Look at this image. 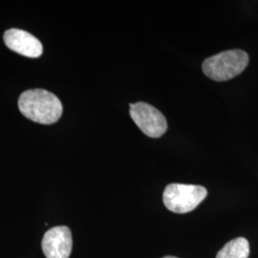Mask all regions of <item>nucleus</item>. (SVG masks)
Here are the masks:
<instances>
[{
	"mask_svg": "<svg viewBox=\"0 0 258 258\" xmlns=\"http://www.w3.org/2000/svg\"><path fill=\"white\" fill-rule=\"evenodd\" d=\"M163 258H178V257H175V256H165V257H163Z\"/></svg>",
	"mask_w": 258,
	"mask_h": 258,
	"instance_id": "nucleus-8",
	"label": "nucleus"
},
{
	"mask_svg": "<svg viewBox=\"0 0 258 258\" xmlns=\"http://www.w3.org/2000/svg\"><path fill=\"white\" fill-rule=\"evenodd\" d=\"M4 42L12 51L27 57H38L43 52L42 44L37 37L20 29L6 31Z\"/></svg>",
	"mask_w": 258,
	"mask_h": 258,
	"instance_id": "nucleus-6",
	"label": "nucleus"
},
{
	"mask_svg": "<svg viewBox=\"0 0 258 258\" xmlns=\"http://www.w3.org/2000/svg\"><path fill=\"white\" fill-rule=\"evenodd\" d=\"M130 116L147 136L159 138L166 133L167 129L165 116L161 111L147 102L130 103Z\"/></svg>",
	"mask_w": 258,
	"mask_h": 258,
	"instance_id": "nucleus-4",
	"label": "nucleus"
},
{
	"mask_svg": "<svg viewBox=\"0 0 258 258\" xmlns=\"http://www.w3.org/2000/svg\"><path fill=\"white\" fill-rule=\"evenodd\" d=\"M73 246L72 233L68 227L58 226L47 231L41 247L46 258H69Z\"/></svg>",
	"mask_w": 258,
	"mask_h": 258,
	"instance_id": "nucleus-5",
	"label": "nucleus"
},
{
	"mask_svg": "<svg viewBox=\"0 0 258 258\" xmlns=\"http://www.w3.org/2000/svg\"><path fill=\"white\" fill-rule=\"evenodd\" d=\"M208 195L202 185L184 184H168L163 200L166 209L175 213L192 212Z\"/></svg>",
	"mask_w": 258,
	"mask_h": 258,
	"instance_id": "nucleus-3",
	"label": "nucleus"
},
{
	"mask_svg": "<svg viewBox=\"0 0 258 258\" xmlns=\"http://www.w3.org/2000/svg\"><path fill=\"white\" fill-rule=\"evenodd\" d=\"M249 64V55L243 50H228L212 55L203 62L207 77L216 82H226L241 74Z\"/></svg>",
	"mask_w": 258,
	"mask_h": 258,
	"instance_id": "nucleus-2",
	"label": "nucleus"
},
{
	"mask_svg": "<svg viewBox=\"0 0 258 258\" xmlns=\"http://www.w3.org/2000/svg\"><path fill=\"white\" fill-rule=\"evenodd\" d=\"M20 112L29 120L52 124L60 119L62 104L55 94L44 89H31L19 97Z\"/></svg>",
	"mask_w": 258,
	"mask_h": 258,
	"instance_id": "nucleus-1",
	"label": "nucleus"
},
{
	"mask_svg": "<svg viewBox=\"0 0 258 258\" xmlns=\"http://www.w3.org/2000/svg\"><path fill=\"white\" fill-rule=\"evenodd\" d=\"M249 255V244L244 237H238L228 242L216 258H248Z\"/></svg>",
	"mask_w": 258,
	"mask_h": 258,
	"instance_id": "nucleus-7",
	"label": "nucleus"
}]
</instances>
